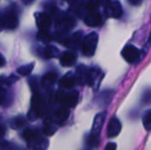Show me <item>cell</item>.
Wrapping results in <instances>:
<instances>
[{"mask_svg": "<svg viewBox=\"0 0 151 150\" xmlns=\"http://www.w3.org/2000/svg\"><path fill=\"white\" fill-rule=\"evenodd\" d=\"M64 1H66L67 3H69V4H73V3H75L77 0H64Z\"/></svg>", "mask_w": 151, "mask_h": 150, "instance_id": "obj_32", "label": "cell"}, {"mask_svg": "<svg viewBox=\"0 0 151 150\" xmlns=\"http://www.w3.org/2000/svg\"><path fill=\"white\" fill-rule=\"evenodd\" d=\"M56 132H57L56 123H55L52 119L45 120V121H44V126H43V133L44 134H45L46 136H52Z\"/></svg>", "mask_w": 151, "mask_h": 150, "instance_id": "obj_22", "label": "cell"}, {"mask_svg": "<svg viewBox=\"0 0 151 150\" xmlns=\"http://www.w3.org/2000/svg\"><path fill=\"white\" fill-rule=\"evenodd\" d=\"M5 131L6 130L3 126H0V140H1V139L4 137V135H5Z\"/></svg>", "mask_w": 151, "mask_h": 150, "instance_id": "obj_28", "label": "cell"}, {"mask_svg": "<svg viewBox=\"0 0 151 150\" xmlns=\"http://www.w3.org/2000/svg\"><path fill=\"white\" fill-rule=\"evenodd\" d=\"M112 97H113V92L112 90H105V92H103L102 94L99 95V97L97 98V102L101 106H105L106 104L109 103V101L111 100Z\"/></svg>", "mask_w": 151, "mask_h": 150, "instance_id": "obj_21", "label": "cell"}, {"mask_svg": "<svg viewBox=\"0 0 151 150\" xmlns=\"http://www.w3.org/2000/svg\"><path fill=\"white\" fill-rule=\"evenodd\" d=\"M2 28H3V24H2V18L0 17V31L2 30Z\"/></svg>", "mask_w": 151, "mask_h": 150, "instance_id": "obj_34", "label": "cell"}, {"mask_svg": "<svg viewBox=\"0 0 151 150\" xmlns=\"http://www.w3.org/2000/svg\"><path fill=\"white\" fill-rule=\"evenodd\" d=\"M33 1L34 0H23V2H24L25 4H31Z\"/></svg>", "mask_w": 151, "mask_h": 150, "instance_id": "obj_33", "label": "cell"}, {"mask_svg": "<svg viewBox=\"0 0 151 150\" xmlns=\"http://www.w3.org/2000/svg\"><path fill=\"white\" fill-rule=\"evenodd\" d=\"M102 78H103V73H102V71L100 70V69H98V68L91 69L88 72V80H86V83L90 86H91V88H93L95 90H98Z\"/></svg>", "mask_w": 151, "mask_h": 150, "instance_id": "obj_7", "label": "cell"}, {"mask_svg": "<svg viewBox=\"0 0 151 150\" xmlns=\"http://www.w3.org/2000/svg\"><path fill=\"white\" fill-rule=\"evenodd\" d=\"M107 12L110 17L112 18L118 19L122 16V7L119 1L117 0H113L109 3V5L107 6Z\"/></svg>", "mask_w": 151, "mask_h": 150, "instance_id": "obj_12", "label": "cell"}, {"mask_svg": "<svg viewBox=\"0 0 151 150\" xmlns=\"http://www.w3.org/2000/svg\"><path fill=\"white\" fill-rule=\"evenodd\" d=\"M34 65H35L34 63H30V64H27V65H24V66H21L20 68H18V73L20 75H23V76L29 75L32 72V70H33Z\"/></svg>", "mask_w": 151, "mask_h": 150, "instance_id": "obj_24", "label": "cell"}, {"mask_svg": "<svg viewBox=\"0 0 151 150\" xmlns=\"http://www.w3.org/2000/svg\"><path fill=\"white\" fill-rule=\"evenodd\" d=\"M56 25L63 29H71L75 25V21L66 16H60L56 21Z\"/></svg>", "mask_w": 151, "mask_h": 150, "instance_id": "obj_16", "label": "cell"}, {"mask_svg": "<svg viewBox=\"0 0 151 150\" xmlns=\"http://www.w3.org/2000/svg\"><path fill=\"white\" fill-rule=\"evenodd\" d=\"M107 150H109V149H116V144H114V143H108L107 145H106V147H105Z\"/></svg>", "mask_w": 151, "mask_h": 150, "instance_id": "obj_30", "label": "cell"}, {"mask_svg": "<svg viewBox=\"0 0 151 150\" xmlns=\"http://www.w3.org/2000/svg\"><path fill=\"white\" fill-rule=\"evenodd\" d=\"M98 40H99V36L96 32H91L83 38L81 43V50L84 56L91 57L95 55L96 48L98 45Z\"/></svg>", "mask_w": 151, "mask_h": 150, "instance_id": "obj_2", "label": "cell"}, {"mask_svg": "<svg viewBox=\"0 0 151 150\" xmlns=\"http://www.w3.org/2000/svg\"><path fill=\"white\" fill-rule=\"evenodd\" d=\"M56 80H57V74H55V73H46L41 79L42 88H45V90H48V88H52V84L56 82Z\"/></svg>", "mask_w": 151, "mask_h": 150, "instance_id": "obj_19", "label": "cell"}, {"mask_svg": "<svg viewBox=\"0 0 151 150\" xmlns=\"http://www.w3.org/2000/svg\"><path fill=\"white\" fill-rule=\"evenodd\" d=\"M44 109V103L43 100L41 99V97L39 95L36 94L32 99V106L31 110L28 113V117L30 120H35L36 118H38L42 113H43Z\"/></svg>", "mask_w": 151, "mask_h": 150, "instance_id": "obj_4", "label": "cell"}, {"mask_svg": "<svg viewBox=\"0 0 151 150\" xmlns=\"http://www.w3.org/2000/svg\"><path fill=\"white\" fill-rule=\"evenodd\" d=\"M69 113H70L69 108L63 107V108H60V109H58V110L55 111L50 119H52L56 124L63 123L65 120H67L68 116H69Z\"/></svg>", "mask_w": 151, "mask_h": 150, "instance_id": "obj_13", "label": "cell"}, {"mask_svg": "<svg viewBox=\"0 0 151 150\" xmlns=\"http://www.w3.org/2000/svg\"><path fill=\"white\" fill-rule=\"evenodd\" d=\"M129 2L132 4V5L137 6V5H140V4H141L142 0H129Z\"/></svg>", "mask_w": 151, "mask_h": 150, "instance_id": "obj_29", "label": "cell"}, {"mask_svg": "<svg viewBox=\"0 0 151 150\" xmlns=\"http://www.w3.org/2000/svg\"><path fill=\"white\" fill-rule=\"evenodd\" d=\"M37 39L43 43H48L50 41V35L48 34V31H39L37 34Z\"/></svg>", "mask_w": 151, "mask_h": 150, "instance_id": "obj_25", "label": "cell"}, {"mask_svg": "<svg viewBox=\"0 0 151 150\" xmlns=\"http://www.w3.org/2000/svg\"><path fill=\"white\" fill-rule=\"evenodd\" d=\"M4 99H5V90H4L3 88H0V104L3 103Z\"/></svg>", "mask_w": 151, "mask_h": 150, "instance_id": "obj_27", "label": "cell"}, {"mask_svg": "<svg viewBox=\"0 0 151 150\" xmlns=\"http://www.w3.org/2000/svg\"><path fill=\"white\" fill-rule=\"evenodd\" d=\"M88 70L84 66H79L76 70V74H75V80L78 82L79 84L83 85L86 83V80H88Z\"/></svg>", "mask_w": 151, "mask_h": 150, "instance_id": "obj_17", "label": "cell"}, {"mask_svg": "<svg viewBox=\"0 0 151 150\" xmlns=\"http://www.w3.org/2000/svg\"><path fill=\"white\" fill-rule=\"evenodd\" d=\"M48 146V141L46 138L41 137L39 134L35 135L30 141H28V147L32 149H46Z\"/></svg>", "mask_w": 151, "mask_h": 150, "instance_id": "obj_8", "label": "cell"}, {"mask_svg": "<svg viewBox=\"0 0 151 150\" xmlns=\"http://www.w3.org/2000/svg\"><path fill=\"white\" fill-rule=\"evenodd\" d=\"M2 24H3V27L6 29H9V30H14V29L17 28L19 24L18 18H17L16 14L12 10L7 11L2 18Z\"/></svg>", "mask_w": 151, "mask_h": 150, "instance_id": "obj_9", "label": "cell"}, {"mask_svg": "<svg viewBox=\"0 0 151 150\" xmlns=\"http://www.w3.org/2000/svg\"><path fill=\"white\" fill-rule=\"evenodd\" d=\"M5 63H6L5 58H4L1 54H0V67H3L4 65H5Z\"/></svg>", "mask_w": 151, "mask_h": 150, "instance_id": "obj_31", "label": "cell"}, {"mask_svg": "<svg viewBox=\"0 0 151 150\" xmlns=\"http://www.w3.org/2000/svg\"><path fill=\"white\" fill-rule=\"evenodd\" d=\"M142 122L146 131H151V109L147 110L142 117Z\"/></svg>", "mask_w": 151, "mask_h": 150, "instance_id": "obj_23", "label": "cell"}, {"mask_svg": "<svg viewBox=\"0 0 151 150\" xmlns=\"http://www.w3.org/2000/svg\"><path fill=\"white\" fill-rule=\"evenodd\" d=\"M102 17L99 12H97L96 10L90 11L84 18V23H86L88 26L91 27H98L100 25H102Z\"/></svg>", "mask_w": 151, "mask_h": 150, "instance_id": "obj_11", "label": "cell"}, {"mask_svg": "<svg viewBox=\"0 0 151 150\" xmlns=\"http://www.w3.org/2000/svg\"><path fill=\"white\" fill-rule=\"evenodd\" d=\"M35 21L39 31H48L52 26V19L50 16L45 12H36Z\"/></svg>", "mask_w": 151, "mask_h": 150, "instance_id": "obj_6", "label": "cell"}, {"mask_svg": "<svg viewBox=\"0 0 151 150\" xmlns=\"http://www.w3.org/2000/svg\"><path fill=\"white\" fill-rule=\"evenodd\" d=\"M60 52H59V50L54 45H47L43 48L42 50V56L45 59H52V58H57L59 57Z\"/></svg>", "mask_w": 151, "mask_h": 150, "instance_id": "obj_20", "label": "cell"}, {"mask_svg": "<svg viewBox=\"0 0 151 150\" xmlns=\"http://www.w3.org/2000/svg\"><path fill=\"white\" fill-rule=\"evenodd\" d=\"M75 81L76 80H75V76H74V74L71 72H69L61 78L60 82H59V85H60V88H62L70 90V88H72L74 86Z\"/></svg>", "mask_w": 151, "mask_h": 150, "instance_id": "obj_15", "label": "cell"}, {"mask_svg": "<svg viewBox=\"0 0 151 150\" xmlns=\"http://www.w3.org/2000/svg\"><path fill=\"white\" fill-rule=\"evenodd\" d=\"M57 101L66 108H73L78 102V93L76 92H58L57 94Z\"/></svg>", "mask_w": 151, "mask_h": 150, "instance_id": "obj_3", "label": "cell"}, {"mask_svg": "<svg viewBox=\"0 0 151 150\" xmlns=\"http://www.w3.org/2000/svg\"><path fill=\"white\" fill-rule=\"evenodd\" d=\"M120 130H121L120 121L116 117H112L111 119H110L109 123H108V126H107V136L109 137V138L116 137L119 134Z\"/></svg>", "mask_w": 151, "mask_h": 150, "instance_id": "obj_10", "label": "cell"}, {"mask_svg": "<svg viewBox=\"0 0 151 150\" xmlns=\"http://www.w3.org/2000/svg\"><path fill=\"white\" fill-rule=\"evenodd\" d=\"M106 117V112H102L96 115L95 119H93V128H91V134L88 139V144L91 147H96L98 145V141H99V136L101 133L102 126L104 124Z\"/></svg>", "mask_w": 151, "mask_h": 150, "instance_id": "obj_1", "label": "cell"}, {"mask_svg": "<svg viewBox=\"0 0 151 150\" xmlns=\"http://www.w3.org/2000/svg\"><path fill=\"white\" fill-rule=\"evenodd\" d=\"M121 56L127 63H135L140 57V50L133 44H127L123 47Z\"/></svg>", "mask_w": 151, "mask_h": 150, "instance_id": "obj_5", "label": "cell"}, {"mask_svg": "<svg viewBox=\"0 0 151 150\" xmlns=\"http://www.w3.org/2000/svg\"><path fill=\"white\" fill-rule=\"evenodd\" d=\"M76 62V55L72 52H64L60 57V63L64 67L73 66Z\"/></svg>", "mask_w": 151, "mask_h": 150, "instance_id": "obj_14", "label": "cell"}, {"mask_svg": "<svg viewBox=\"0 0 151 150\" xmlns=\"http://www.w3.org/2000/svg\"><path fill=\"white\" fill-rule=\"evenodd\" d=\"M142 103L143 104H151V88H147L145 90V92L142 95V99H141Z\"/></svg>", "mask_w": 151, "mask_h": 150, "instance_id": "obj_26", "label": "cell"}, {"mask_svg": "<svg viewBox=\"0 0 151 150\" xmlns=\"http://www.w3.org/2000/svg\"><path fill=\"white\" fill-rule=\"evenodd\" d=\"M81 34L82 33L80 32H76L74 33L70 38H67L65 41V45H67L68 47H71V48H77L78 45L80 44L81 42Z\"/></svg>", "mask_w": 151, "mask_h": 150, "instance_id": "obj_18", "label": "cell"}]
</instances>
